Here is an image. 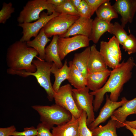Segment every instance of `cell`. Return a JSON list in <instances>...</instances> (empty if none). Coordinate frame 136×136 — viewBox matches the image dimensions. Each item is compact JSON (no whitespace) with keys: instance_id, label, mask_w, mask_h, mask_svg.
I'll use <instances>...</instances> for the list:
<instances>
[{"instance_id":"obj_20","label":"cell","mask_w":136,"mask_h":136,"mask_svg":"<svg viewBox=\"0 0 136 136\" xmlns=\"http://www.w3.org/2000/svg\"><path fill=\"white\" fill-rule=\"evenodd\" d=\"M50 41L46 35L43 28L34 39L28 41L26 43L28 47L33 48L38 52L40 59L45 60V47Z\"/></svg>"},{"instance_id":"obj_38","label":"cell","mask_w":136,"mask_h":136,"mask_svg":"<svg viewBox=\"0 0 136 136\" xmlns=\"http://www.w3.org/2000/svg\"><path fill=\"white\" fill-rule=\"evenodd\" d=\"M128 126L130 127L136 129V120L133 121H128L126 120L124 122L122 125V127Z\"/></svg>"},{"instance_id":"obj_3","label":"cell","mask_w":136,"mask_h":136,"mask_svg":"<svg viewBox=\"0 0 136 136\" xmlns=\"http://www.w3.org/2000/svg\"><path fill=\"white\" fill-rule=\"evenodd\" d=\"M32 63L36 67V70L34 72H27L24 71H16L8 69V74L17 75L26 77L30 76H34L40 85L45 91L49 100L52 101L54 93L50 79L51 69L53 63L42 60L38 57L33 59Z\"/></svg>"},{"instance_id":"obj_40","label":"cell","mask_w":136,"mask_h":136,"mask_svg":"<svg viewBox=\"0 0 136 136\" xmlns=\"http://www.w3.org/2000/svg\"><path fill=\"white\" fill-rule=\"evenodd\" d=\"M70 0L73 5L77 10V9L78 8L81 3L82 0Z\"/></svg>"},{"instance_id":"obj_39","label":"cell","mask_w":136,"mask_h":136,"mask_svg":"<svg viewBox=\"0 0 136 136\" xmlns=\"http://www.w3.org/2000/svg\"><path fill=\"white\" fill-rule=\"evenodd\" d=\"M49 3L52 4L56 7L61 5L66 0H47Z\"/></svg>"},{"instance_id":"obj_31","label":"cell","mask_w":136,"mask_h":136,"mask_svg":"<svg viewBox=\"0 0 136 136\" xmlns=\"http://www.w3.org/2000/svg\"><path fill=\"white\" fill-rule=\"evenodd\" d=\"M15 10L11 2H4L0 11V23H5L7 20L11 17V14L14 12Z\"/></svg>"},{"instance_id":"obj_12","label":"cell","mask_w":136,"mask_h":136,"mask_svg":"<svg viewBox=\"0 0 136 136\" xmlns=\"http://www.w3.org/2000/svg\"><path fill=\"white\" fill-rule=\"evenodd\" d=\"M112 6L121 16V25L123 28L128 23H132L136 12V0H116Z\"/></svg>"},{"instance_id":"obj_42","label":"cell","mask_w":136,"mask_h":136,"mask_svg":"<svg viewBox=\"0 0 136 136\" xmlns=\"http://www.w3.org/2000/svg\"><path fill=\"white\" fill-rule=\"evenodd\" d=\"M135 66H136V64L135 65Z\"/></svg>"},{"instance_id":"obj_10","label":"cell","mask_w":136,"mask_h":136,"mask_svg":"<svg viewBox=\"0 0 136 136\" xmlns=\"http://www.w3.org/2000/svg\"><path fill=\"white\" fill-rule=\"evenodd\" d=\"M60 14L55 12L49 15L47 13L43 12L40 14V18L33 22L19 23L18 26L21 27L23 30V36L20 40L27 42L30 40L32 37H36L41 29L51 19Z\"/></svg>"},{"instance_id":"obj_23","label":"cell","mask_w":136,"mask_h":136,"mask_svg":"<svg viewBox=\"0 0 136 136\" xmlns=\"http://www.w3.org/2000/svg\"><path fill=\"white\" fill-rule=\"evenodd\" d=\"M70 68L68 80L75 88L80 89L86 86V79L82 73L72 63V61L69 62Z\"/></svg>"},{"instance_id":"obj_28","label":"cell","mask_w":136,"mask_h":136,"mask_svg":"<svg viewBox=\"0 0 136 136\" xmlns=\"http://www.w3.org/2000/svg\"><path fill=\"white\" fill-rule=\"evenodd\" d=\"M109 32L114 35L121 45L128 36L124 28L117 22H115L113 24Z\"/></svg>"},{"instance_id":"obj_37","label":"cell","mask_w":136,"mask_h":136,"mask_svg":"<svg viewBox=\"0 0 136 136\" xmlns=\"http://www.w3.org/2000/svg\"><path fill=\"white\" fill-rule=\"evenodd\" d=\"M16 131V128L14 125L6 128H0V136H11Z\"/></svg>"},{"instance_id":"obj_15","label":"cell","mask_w":136,"mask_h":136,"mask_svg":"<svg viewBox=\"0 0 136 136\" xmlns=\"http://www.w3.org/2000/svg\"><path fill=\"white\" fill-rule=\"evenodd\" d=\"M72 116V119L67 122L52 127L53 136H79V118Z\"/></svg>"},{"instance_id":"obj_17","label":"cell","mask_w":136,"mask_h":136,"mask_svg":"<svg viewBox=\"0 0 136 136\" xmlns=\"http://www.w3.org/2000/svg\"><path fill=\"white\" fill-rule=\"evenodd\" d=\"M107 66L96 45L94 44L90 47V52L88 64V73L107 70Z\"/></svg>"},{"instance_id":"obj_18","label":"cell","mask_w":136,"mask_h":136,"mask_svg":"<svg viewBox=\"0 0 136 136\" xmlns=\"http://www.w3.org/2000/svg\"><path fill=\"white\" fill-rule=\"evenodd\" d=\"M113 23L96 17L92 23L91 32L89 38L95 44H97L101 36L105 32H109Z\"/></svg>"},{"instance_id":"obj_21","label":"cell","mask_w":136,"mask_h":136,"mask_svg":"<svg viewBox=\"0 0 136 136\" xmlns=\"http://www.w3.org/2000/svg\"><path fill=\"white\" fill-rule=\"evenodd\" d=\"M70 68L67 65V60H65L62 67L58 68L53 63L51 69V73L54 74L55 80L52 86L55 92L58 91L61 83L65 80H68L69 77Z\"/></svg>"},{"instance_id":"obj_27","label":"cell","mask_w":136,"mask_h":136,"mask_svg":"<svg viewBox=\"0 0 136 136\" xmlns=\"http://www.w3.org/2000/svg\"><path fill=\"white\" fill-rule=\"evenodd\" d=\"M120 44L114 35L107 42L109 52L113 57L119 62L122 59Z\"/></svg>"},{"instance_id":"obj_34","label":"cell","mask_w":136,"mask_h":136,"mask_svg":"<svg viewBox=\"0 0 136 136\" xmlns=\"http://www.w3.org/2000/svg\"><path fill=\"white\" fill-rule=\"evenodd\" d=\"M37 128L34 126L25 128L24 130L21 132L15 131L12 134L13 136H37Z\"/></svg>"},{"instance_id":"obj_11","label":"cell","mask_w":136,"mask_h":136,"mask_svg":"<svg viewBox=\"0 0 136 136\" xmlns=\"http://www.w3.org/2000/svg\"><path fill=\"white\" fill-rule=\"evenodd\" d=\"M125 97L122 98L121 101H114L111 100L107 94L106 95V102L100 110L97 117L88 126L91 130L97 127L101 123L105 122L112 115L113 112L127 101Z\"/></svg>"},{"instance_id":"obj_16","label":"cell","mask_w":136,"mask_h":136,"mask_svg":"<svg viewBox=\"0 0 136 136\" xmlns=\"http://www.w3.org/2000/svg\"><path fill=\"white\" fill-rule=\"evenodd\" d=\"M111 71L107 69L104 71L88 73L86 78V87L92 91L100 89L107 82Z\"/></svg>"},{"instance_id":"obj_8","label":"cell","mask_w":136,"mask_h":136,"mask_svg":"<svg viewBox=\"0 0 136 136\" xmlns=\"http://www.w3.org/2000/svg\"><path fill=\"white\" fill-rule=\"evenodd\" d=\"M72 88L67 84L60 86L58 91L54 92L55 104L69 111L75 118H79L82 111L78 108L72 95Z\"/></svg>"},{"instance_id":"obj_29","label":"cell","mask_w":136,"mask_h":136,"mask_svg":"<svg viewBox=\"0 0 136 136\" xmlns=\"http://www.w3.org/2000/svg\"><path fill=\"white\" fill-rule=\"evenodd\" d=\"M55 12L60 14L64 13L74 16H80L70 0H66L61 5L56 7Z\"/></svg>"},{"instance_id":"obj_26","label":"cell","mask_w":136,"mask_h":136,"mask_svg":"<svg viewBox=\"0 0 136 136\" xmlns=\"http://www.w3.org/2000/svg\"><path fill=\"white\" fill-rule=\"evenodd\" d=\"M99 52L107 66L109 67L114 69L119 64L120 62L114 58L109 52L107 42L104 41L100 42Z\"/></svg>"},{"instance_id":"obj_22","label":"cell","mask_w":136,"mask_h":136,"mask_svg":"<svg viewBox=\"0 0 136 136\" xmlns=\"http://www.w3.org/2000/svg\"><path fill=\"white\" fill-rule=\"evenodd\" d=\"M90 52V47H86L82 52L74 55L73 64L86 78L88 73V64Z\"/></svg>"},{"instance_id":"obj_9","label":"cell","mask_w":136,"mask_h":136,"mask_svg":"<svg viewBox=\"0 0 136 136\" xmlns=\"http://www.w3.org/2000/svg\"><path fill=\"white\" fill-rule=\"evenodd\" d=\"M90 40L87 37L80 35L71 37H59L57 41L58 52L62 61L69 53L79 48L89 47Z\"/></svg>"},{"instance_id":"obj_32","label":"cell","mask_w":136,"mask_h":136,"mask_svg":"<svg viewBox=\"0 0 136 136\" xmlns=\"http://www.w3.org/2000/svg\"><path fill=\"white\" fill-rule=\"evenodd\" d=\"M122 45V48L128 54L136 52V38L132 34L128 35Z\"/></svg>"},{"instance_id":"obj_25","label":"cell","mask_w":136,"mask_h":136,"mask_svg":"<svg viewBox=\"0 0 136 136\" xmlns=\"http://www.w3.org/2000/svg\"><path fill=\"white\" fill-rule=\"evenodd\" d=\"M116 121L111 119L104 126L99 125L91 130L92 136H118Z\"/></svg>"},{"instance_id":"obj_35","label":"cell","mask_w":136,"mask_h":136,"mask_svg":"<svg viewBox=\"0 0 136 136\" xmlns=\"http://www.w3.org/2000/svg\"><path fill=\"white\" fill-rule=\"evenodd\" d=\"M37 136H53L50 131L51 128L42 122L39 124L37 128Z\"/></svg>"},{"instance_id":"obj_7","label":"cell","mask_w":136,"mask_h":136,"mask_svg":"<svg viewBox=\"0 0 136 136\" xmlns=\"http://www.w3.org/2000/svg\"><path fill=\"white\" fill-rule=\"evenodd\" d=\"M89 90L86 86L80 89L73 88L72 90L73 96L78 108L80 111H84L87 114L88 126L95 119L93 105L94 96L90 93Z\"/></svg>"},{"instance_id":"obj_1","label":"cell","mask_w":136,"mask_h":136,"mask_svg":"<svg viewBox=\"0 0 136 136\" xmlns=\"http://www.w3.org/2000/svg\"><path fill=\"white\" fill-rule=\"evenodd\" d=\"M134 60L131 57L126 61H123L111 71L109 79L100 89L90 92L95 96L93 102L94 112H97L104 99V96L107 92L110 93V99L117 101L124 84L128 82L132 76V71L135 66Z\"/></svg>"},{"instance_id":"obj_30","label":"cell","mask_w":136,"mask_h":136,"mask_svg":"<svg viewBox=\"0 0 136 136\" xmlns=\"http://www.w3.org/2000/svg\"><path fill=\"white\" fill-rule=\"evenodd\" d=\"M87 118L86 112L82 111L79 118V136H92V132L88 128L87 124Z\"/></svg>"},{"instance_id":"obj_13","label":"cell","mask_w":136,"mask_h":136,"mask_svg":"<svg viewBox=\"0 0 136 136\" xmlns=\"http://www.w3.org/2000/svg\"><path fill=\"white\" fill-rule=\"evenodd\" d=\"M93 19L80 16L72 25L66 32L59 36L62 38L80 35L88 37L90 36Z\"/></svg>"},{"instance_id":"obj_41","label":"cell","mask_w":136,"mask_h":136,"mask_svg":"<svg viewBox=\"0 0 136 136\" xmlns=\"http://www.w3.org/2000/svg\"><path fill=\"white\" fill-rule=\"evenodd\" d=\"M125 127L127 129L131 132L133 136H136V129L132 128L128 126H126Z\"/></svg>"},{"instance_id":"obj_33","label":"cell","mask_w":136,"mask_h":136,"mask_svg":"<svg viewBox=\"0 0 136 136\" xmlns=\"http://www.w3.org/2000/svg\"><path fill=\"white\" fill-rule=\"evenodd\" d=\"M77 10L80 14V16L87 18H91V16L90 10L85 0H82Z\"/></svg>"},{"instance_id":"obj_4","label":"cell","mask_w":136,"mask_h":136,"mask_svg":"<svg viewBox=\"0 0 136 136\" xmlns=\"http://www.w3.org/2000/svg\"><path fill=\"white\" fill-rule=\"evenodd\" d=\"M32 107L39 114L41 122L51 129L55 125L66 123L72 118V115L69 111L56 104L51 106L34 105Z\"/></svg>"},{"instance_id":"obj_24","label":"cell","mask_w":136,"mask_h":136,"mask_svg":"<svg viewBox=\"0 0 136 136\" xmlns=\"http://www.w3.org/2000/svg\"><path fill=\"white\" fill-rule=\"evenodd\" d=\"M110 1L107 0L101 4L95 12L98 18L111 22L112 19L117 18L118 16Z\"/></svg>"},{"instance_id":"obj_2","label":"cell","mask_w":136,"mask_h":136,"mask_svg":"<svg viewBox=\"0 0 136 136\" xmlns=\"http://www.w3.org/2000/svg\"><path fill=\"white\" fill-rule=\"evenodd\" d=\"M38 55L35 49L28 46L26 42L16 41L7 49V64L8 69L14 71L34 72L37 69L32 62Z\"/></svg>"},{"instance_id":"obj_14","label":"cell","mask_w":136,"mask_h":136,"mask_svg":"<svg viewBox=\"0 0 136 136\" xmlns=\"http://www.w3.org/2000/svg\"><path fill=\"white\" fill-rule=\"evenodd\" d=\"M136 114V97L128 100L121 106L115 110L111 116V118L116 122L117 128L122 127L123 123L126 121L127 117Z\"/></svg>"},{"instance_id":"obj_6","label":"cell","mask_w":136,"mask_h":136,"mask_svg":"<svg viewBox=\"0 0 136 136\" xmlns=\"http://www.w3.org/2000/svg\"><path fill=\"white\" fill-rule=\"evenodd\" d=\"M79 17L60 14L51 19L43 27L46 35L49 38L64 34Z\"/></svg>"},{"instance_id":"obj_5","label":"cell","mask_w":136,"mask_h":136,"mask_svg":"<svg viewBox=\"0 0 136 136\" xmlns=\"http://www.w3.org/2000/svg\"><path fill=\"white\" fill-rule=\"evenodd\" d=\"M56 7L47 0H32L27 2L20 12L17 18L19 23H29L36 21L40 17L41 12L47 11L49 15L55 12Z\"/></svg>"},{"instance_id":"obj_19","label":"cell","mask_w":136,"mask_h":136,"mask_svg":"<svg viewBox=\"0 0 136 136\" xmlns=\"http://www.w3.org/2000/svg\"><path fill=\"white\" fill-rule=\"evenodd\" d=\"M58 35L53 36L50 44L45 48V60L49 62H53L59 68L63 65L59 55L57 41Z\"/></svg>"},{"instance_id":"obj_36","label":"cell","mask_w":136,"mask_h":136,"mask_svg":"<svg viewBox=\"0 0 136 136\" xmlns=\"http://www.w3.org/2000/svg\"><path fill=\"white\" fill-rule=\"evenodd\" d=\"M89 8L91 16L100 6L107 0H85Z\"/></svg>"}]
</instances>
